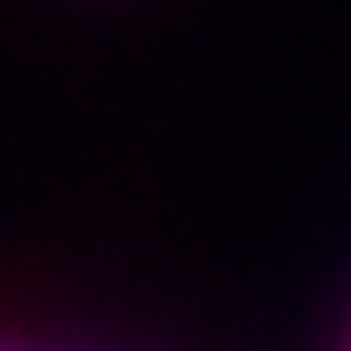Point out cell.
<instances>
[{
    "instance_id": "obj_1",
    "label": "cell",
    "mask_w": 351,
    "mask_h": 351,
    "mask_svg": "<svg viewBox=\"0 0 351 351\" xmlns=\"http://www.w3.org/2000/svg\"><path fill=\"white\" fill-rule=\"evenodd\" d=\"M14 351H36V344H14Z\"/></svg>"
}]
</instances>
